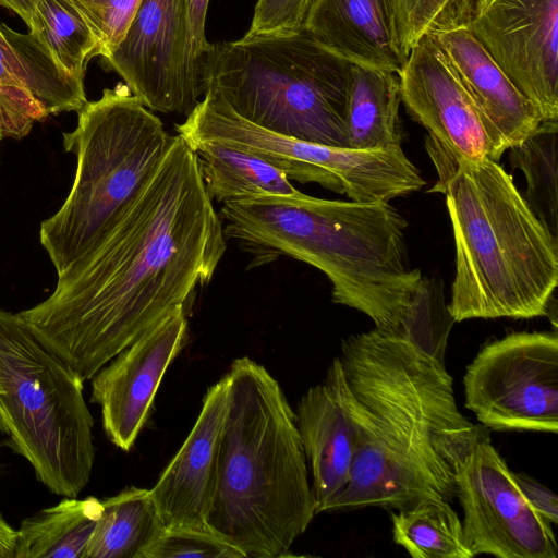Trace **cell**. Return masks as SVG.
I'll return each mask as SVG.
<instances>
[{
  "mask_svg": "<svg viewBox=\"0 0 558 558\" xmlns=\"http://www.w3.org/2000/svg\"><path fill=\"white\" fill-rule=\"evenodd\" d=\"M227 247L193 149L180 135L105 239L58 276L53 292L20 312L36 337L85 381L185 307Z\"/></svg>",
  "mask_w": 558,
  "mask_h": 558,
  "instance_id": "obj_1",
  "label": "cell"
},
{
  "mask_svg": "<svg viewBox=\"0 0 558 558\" xmlns=\"http://www.w3.org/2000/svg\"><path fill=\"white\" fill-rule=\"evenodd\" d=\"M326 378L356 430L348 484L326 511L456 497L458 465L485 434L459 410L445 363L374 328L342 341Z\"/></svg>",
  "mask_w": 558,
  "mask_h": 558,
  "instance_id": "obj_2",
  "label": "cell"
},
{
  "mask_svg": "<svg viewBox=\"0 0 558 558\" xmlns=\"http://www.w3.org/2000/svg\"><path fill=\"white\" fill-rule=\"evenodd\" d=\"M226 239L262 266L289 256L323 271L331 298L367 315L375 329L433 349L438 310L410 266L408 222L389 202L325 199L302 192L225 203Z\"/></svg>",
  "mask_w": 558,
  "mask_h": 558,
  "instance_id": "obj_3",
  "label": "cell"
},
{
  "mask_svg": "<svg viewBox=\"0 0 558 558\" xmlns=\"http://www.w3.org/2000/svg\"><path fill=\"white\" fill-rule=\"evenodd\" d=\"M226 377L206 529L245 558L286 557L316 514L295 412L279 383L250 357L234 360Z\"/></svg>",
  "mask_w": 558,
  "mask_h": 558,
  "instance_id": "obj_4",
  "label": "cell"
},
{
  "mask_svg": "<svg viewBox=\"0 0 558 558\" xmlns=\"http://www.w3.org/2000/svg\"><path fill=\"white\" fill-rule=\"evenodd\" d=\"M429 192L446 195L456 245L448 310L454 323L547 315L558 283V238L531 210L511 174L463 158Z\"/></svg>",
  "mask_w": 558,
  "mask_h": 558,
  "instance_id": "obj_5",
  "label": "cell"
},
{
  "mask_svg": "<svg viewBox=\"0 0 558 558\" xmlns=\"http://www.w3.org/2000/svg\"><path fill=\"white\" fill-rule=\"evenodd\" d=\"M63 133V148L76 157L71 190L40 225V244L57 275L92 252L150 182L171 145L161 120L119 83L77 112Z\"/></svg>",
  "mask_w": 558,
  "mask_h": 558,
  "instance_id": "obj_6",
  "label": "cell"
},
{
  "mask_svg": "<svg viewBox=\"0 0 558 558\" xmlns=\"http://www.w3.org/2000/svg\"><path fill=\"white\" fill-rule=\"evenodd\" d=\"M352 64L303 27L211 44L204 78L243 119L302 141L347 147ZM207 92V90H206Z\"/></svg>",
  "mask_w": 558,
  "mask_h": 558,
  "instance_id": "obj_7",
  "label": "cell"
},
{
  "mask_svg": "<svg viewBox=\"0 0 558 558\" xmlns=\"http://www.w3.org/2000/svg\"><path fill=\"white\" fill-rule=\"evenodd\" d=\"M77 374L0 308V430L51 493L77 497L95 460L93 416Z\"/></svg>",
  "mask_w": 558,
  "mask_h": 558,
  "instance_id": "obj_8",
  "label": "cell"
},
{
  "mask_svg": "<svg viewBox=\"0 0 558 558\" xmlns=\"http://www.w3.org/2000/svg\"><path fill=\"white\" fill-rule=\"evenodd\" d=\"M190 147L222 144L251 154L301 183H317L353 202L388 201L400 178L392 149H355L302 141L260 128L240 117L214 89L175 125Z\"/></svg>",
  "mask_w": 558,
  "mask_h": 558,
  "instance_id": "obj_9",
  "label": "cell"
},
{
  "mask_svg": "<svg viewBox=\"0 0 558 558\" xmlns=\"http://www.w3.org/2000/svg\"><path fill=\"white\" fill-rule=\"evenodd\" d=\"M465 407L494 430L558 432L557 332H512L487 343L463 376Z\"/></svg>",
  "mask_w": 558,
  "mask_h": 558,
  "instance_id": "obj_10",
  "label": "cell"
},
{
  "mask_svg": "<svg viewBox=\"0 0 558 558\" xmlns=\"http://www.w3.org/2000/svg\"><path fill=\"white\" fill-rule=\"evenodd\" d=\"M104 60L151 111L187 116L207 90L185 0H142L123 38Z\"/></svg>",
  "mask_w": 558,
  "mask_h": 558,
  "instance_id": "obj_11",
  "label": "cell"
},
{
  "mask_svg": "<svg viewBox=\"0 0 558 558\" xmlns=\"http://www.w3.org/2000/svg\"><path fill=\"white\" fill-rule=\"evenodd\" d=\"M456 497L473 556L557 558L551 524L526 501L513 471L486 436L475 441L458 465Z\"/></svg>",
  "mask_w": 558,
  "mask_h": 558,
  "instance_id": "obj_12",
  "label": "cell"
},
{
  "mask_svg": "<svg viewBox=\"0 0 558 558\" xmlns=\"http://www.w3.org/2000/svg\"><path fill=\"white\" fill-rule=\"evenodd\" d=\"M401 101L427 132L426 149L445 182L463 158L499 161L507 150L488 125L430 34L411 48L400 71Z\"/></svg>",
  "mask_w": 558,
  "mask_h": 558,
  "instance_id": "obj_13",
  "label": "cell"
},
{
  "mask_svg": "<svg viewBox=\"0 0 558 558\" xmlns=\"http://www.w3.org/2000/svg\"><path fill=\"white\" fill-rule=\"evenodd\" d=\"M468 28L543 123H558V0H484Z\"/></svg>",
  "mask_w": 558,
  "mask_h": 558,
  "instance_id": "obj_14",
  "label": "cell"
},
{
  "mask_svg": "<svg viewBox=\"0 0 558 558\" xmlns=\"http://www.w3.org/2000/svg\"><path fill=\"white\" fill-rule=\"evenodd\" d=\"M186 308L180 307L92 377L108 439L129 451L144 427L167 368L184 345Z\"/></svg>",
  "mask_w": 558,
  "mask_h": 558,
  "instance_id": "obj_15",
  "label": "cell"
},
{
  "mask_svg": "<svg viewBox=\"0 0 558 558\" xmlns=\"http://www.w3.org/2000/svg\"><path fill=\"white\" fill-rule=\"evenodd\" d=\"M227 395L223 376L208 388L192 430L149 489L166 529L207 530Z\"/></svg>",
  "mask_w": 558,
  "mask_h": 558,
  "instance_id": "obj_16",
  "label": "cell"
},
{
  "mask_svg": "<svg viewBox=\"0 0 558 558\" xmlns=\"http://www.w3.org/2000/svg\"><path fill=\"white\" fill-rule=\"evenodd\" d=\"M430 35L446 63L507 150L541 126L543 121L536 108L468 27Z\"/></svg>",
  "mask_w": 558,
  "mask_h": 558,
  "instance_id": "obj_17",
  "label": "cell"
},
{
  "mask_svg": "<svg viewBox=\"0 0 558 558\" xmlns=\"http://www.w3.org/2000/svg\"><path fill=\"white\" fill-rule=\"evenodd\" d=\"M304 28L353 65L399 74L408 60L399 40L395 0H312Z\"/></svg>",
  "mask_w": 558,
  "mask_h": 558,
  "instance_id": "obj_18",
  "label": "cell"
},
{
  "mask_svg": "<svg viewBox=\"0 0 558 558\" xmlns=\"http://www.w3.org/2000/svg\"><path fill=\"white\" fill-rule=\"evenodd\" d=\"M295 416L311 466L317 514L326 511L348 484L356 452V430L327 378L303 395Z\"/></svg>",
  "mask_w": 558,
  "mask_h": 558,
  "instance_id": "obj_19",
  "label": "cell"
},
{
  "mask_svg": "<svg viewBox=\"0 0 558 558\" xmlns=\"http://www.w3.org/2000/svg\"><path fill=\"white\" fill-rule=\"evenodd\" d=\"M400 102L398 74L352 64L344 118L347 147H401Z\"/></svg>",
  "mask_w": 558,
  "mask_h": 558,
  "instance_id": "obj_20",
  "label": "cell"
},
{
  "mask_svg": "<svg viewBox=\"0 0 558 558\" xmlns=\"http://www.w3.org/2000/svg\"><path fill=\"white\" fill-rule=\"evenodd\" d=\"M101 502L83 558H144L166 529L150 490L128 487Z\"/></svg>",
  "mask_w": 558,
  "mask_h": 558,
  "instance_id": "obj_21",
  "label": "cell"
},
{
  "mask_svg": "<svg viewBox=\"0 0 558 558\" xmlns=\"http://www.w3.org/2000/svg\"><path fill=\"white\" fill-rule=\"evenodd\" d=\"M191 148L205 190L213 201L225 204L300 192L283 172L251 154L216 143H203Z\"/></svg>",
  "mask_w": 558,
  "mask_h": 558,
  "instance_id": "obj_22",
  "label": "cell"
},
{
  "mask_svg": "<svg viewBox=\"0 0 558 558\" xmlns=\"http://www.w3.org/2000/svg\"><path fill=\"white\" fill-rule=\"evenodd\" d=\"M102 512L95 497H66L22 521L16 558H83Z\"/></svg>",
  "mask_w": 558,
  "mask_h": 558,
  "instance_id": "obj_23",
  "label": "cell"
},
{
  "mask_svg": "<svg viewBox=\"0 0 558 558\" xmlns=\"http://www.w3.org/2000/svg\"><path fill=\"white\" fill-rule=\"evenodd\" d=\"M392 539L413 558H472L462 522L444 500L392 510Z\"/></svg>",
  "mask_w": 558,
  "mask_h": 558,
  "instance_id": "obj_24",
  "label": "cell"
},
{
  "mask_svg": "<svg viewBox=\"0 0 558 558\" xmlns=\"http://www.w3.org/2000/svg\"><path fill=\"white\" fill-rule=\"evenodd\" d=\"M22 71L23 81L49 114L78 112L86 104L84 81L64 71L31 33L20 34L0 26Z\"/></svg>",
  "mask_w": 558,
  "mask_h": 558,
  "instance_id": "obj_25",
  "label": "cell"
},
{
  "mask_svg": "<svg viewBox=\"0 0 558 558\" xmlns=\"http://www.w3.org/2000/svg\"><path fill=\"white\" fill-rule=\"evenodd\" d=\"M29 32L59 65L78 80L89 60L100 56L98 41L70 0H36Z\"/></svg>",
  "mask_w": 558,
  "mask_h": 558,
  "instance_id": "obj_26",
  "label": "cell"
},
{
  "mask_svg": "<svg viewBox=\"0 0 558 558\" xmlns=\"http://www.w3.org/2000/svg\"><path fill=\"white\" fill-rule=\"evenodd\" d=\"M558 123H542L520 144L510 147L512 169H520L526 180L523 195L531 210L543 226L558 238L557 184Z\"/></svg>",
  "mask_w": 558,
  "mask_h": 558,
  "instance_id": "obj_27",
  "label": "cell"
},
{
  "mask_svg": "<svg viewBox=\"0 0 558 558\" xmlns=\"http://www.w3.org/2000/svg\"><path fill=\"white\" fill-rule=\"evenodd\" d=\"M484 0H395L399 40L403 52L426 34L468 27Z\"/></svg>",
  "mask_w": 558,
  "mask_h": 558,
  "instance_id": "obj_28",
  "label": "cell"
},
{
  "mask_svg": "<svg viewBox=\"0 0 558 558\" xmlns=\"http://www.w3.org/2000/svg\"><path fill=\"white\" fill-rule=\"evenodd\" d=\"M48 117L26 87L19 62L0 28V131L4 137L26 136Z\"/></svg>",
  "mask_w": 558,
  "mask_h": 558,
  "instance_id": "obj_29",
  "label": "cell"
},
{
  "mask_svg": "<svg viewBox=\"0 0 558 558\" xmlns=\"http://www.w3.org/2000/svg\"><path fill=\"white\" fill-rule=\"evenodd\" d=\"M95 35L100 57H108L123 38L142 0H70Z\"/></svg>",
  "mask_w": 558,
  "mask_h": 558,
  "instance_id": "obj_30",
  "label": "cell"
},
{
  "mask_svg": "<svg viewBox=\"0 0 558 558\" xmlns=\"http://www.w3.org/2000/svg\"><path fill=\"white\" fill-rule=\"evenodd\" d=\"M245 558L233 546L207 530L165 529L144 558Z\"/></svg>",
  "mask_w": 558,
  "mask_h": 558,
  "instance_id": "obj_31",
  "label": "cell"
},
{
  "mask_svg": "<svg viewBox=\"0 0 558 558\" xmlns=\"http://www.w3.org/2000/svg\"><path fill=\"white\" fill-rule=\"evenodd\" d=\"M312 0H257L246 35L294 32L304 27Z\"/></svg>",
  "mask_w": 558,
  "mask_h": 558,
  "instance_id": "obj_32",
  "label": "cell"
},
{
  "mask_svg": "<svg viewBox=\"0 0 558 558\" xmlns=\"http://www.w3.org/2000/svg\"><path fill=\"white\" fill-rule=\"evenodd\" d=\"M514 480L530 506L550 524L558 523V497L549 488L522 472Z\"/></svg>",
  "mask_w": 558,
  "mask_h": 558,
  "instance_id": "obj_33",
  "label": "cell"
},
{
  "mask_svg": "<svg viewBox=\"0 0 558 558\" xmlns=\"http://www.w3.org/2000/svg\"><path fill=\"white\" fill-rule=\"evenodd\" d=\"M193 51L197 58L204 57L209 51L211 44L205 35V22L209 0H185Z\"/></svg>",
  "mask_w": 558,
  "mask_h": 558,
  "instance_id": "obj_34",
  "label": "cell"
},
{
  "mask_svg": "<svg viewBox=\"0 0 558 558\" xmlns=\"http://www.w3.org/2000/svg\"><path fill=\"white\" fill-rule=\"evenodd\" d=\"M19 531L14 530L0 513V558H16Z\"/></svg>",
  "mask_w": 558,
  "mask_h": 558,
  "instance_id": "obj_35",
  "label": "cell"
},
{
  "mask_svg": "<svg viewBox=\"0 0 558 558\" xmlns=\"http://www.w3.org/2000/svg\"><path fill=\"white\" fill-rule=\"evenodd\" d=\"M36 0H0V5L15 12L29 27Z\"/></svg>",
  "mask_w": 558,
  "mask_h": 558,
  "instance_id": "obj_36",
  "label": "cell"
},
{
  "mask_svg": "<svg viewBox=\"0 0 558 558\" xmlns=\"http://www.w3.org/2000/svg\"><path fill=\"white\" fill-rule=\"evenodd\" d=\"M2 138H4V136H3V134H2V133H1V131H0V141H1Z\"/></svg>",
  "mask_w": 558,
  "mask_h": 558,
  "instance_id": "obj_37",
  "label": "cell"
}]
</instances>
